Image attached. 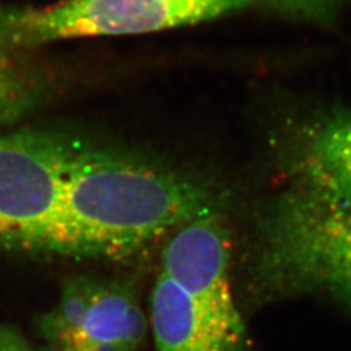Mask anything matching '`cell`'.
Here are the masks:
<instances>
[{
	"label": "cell",
	"instance_id": "cell-1",
	"mask_svg": "<svg viewBox=\"0 0 351 351\" xmlns=\"http://www.w3.org/2000/svg\"><path fill=\"white\" fill-rule=\"evenodd\" d=\"M217 211L193 176L125 151L77 143L49 252L126 259Z\"/></svg>",
	"mask_w": 351,
	"mask_h": 351
},
{
	"label": "cell",
	"instance_id": "cell-2",
	"mask_svg": "<svg viewBox=\"0 0 351 351\" xmlns=\"http://www.w3.org/2000/svg\"><path fill=\"white\" fill-rule=\"evenodd\" d=\"M251 276L262 297L326 294L351 308V197L281 193L258 221Z\"/></svg>",
	"mask_w": 351,
	"mask_h": 351
},
{
	"label": "cell",
	"instance_id": "cell-3",
	"mask_svg": "<svg viewBox=\"0 0 351 351\" xmlns=\"http://www.w3.org/2000/svg\"><path fill=\"white\" fill-rule=\"evenodd\" d=\"M258 0H63L45 8L0 5V43L27 50L68 38L128 36L193 25Z\"/></svg>",
	"mask_w": 351,
	"mask_h": 351
},
{
	"label": "cell",
	"instance_id": "cell-4",
	"mask_svg": "<svg viewBox=\"0 0 351 351\" xmlns=\"http://www.w3.org/2000/svg\"><path fill=\"white\" fill-rule=\"evenodd\" d=\"M75 146L51 132L0 134V246L49 252Z\"/></svg>",
	"mask_w": 351,
	"mask_h": 351
},
{
	"label": "cell",
	"instance_id": "cell-5",
	"mask_svg": "<svg viewBox=\"0 0 351 351\" xmlns=\"http://www.w3.org/2000/svg\"><path fill=\"white\" fill-rule=\"evenodd\" d=\"M149 326L133 289L88 276L68 280L53 307L37 320L43 343L73 351H137Z\"/></svg>",
	"mask_w": 351,
	"mask_h": 351
},
{
	"label": "cell",
	"instance_id": "cell-6",
	"mask_svg": "<svg viewBox=\"0 0 351 351\" xmlns=\"http://www.w3.org/2000/svg\"><path fill=\"white\" fill-rule=\"evenodd\" d=\"M229 268V234L217 211L178 228L164 246L160 272L215 320L246 332L232 293Z\"/></svg>",
	"mask_w": 351,
	"mask_h": 351
},
{
	"label": "cell",
	"instance_id": "cell-7",
	"mask_svg": "<svg viewBox=\"0 0 351 351\" xmlns=\"http://www.w3.org/2000/svg\"><path fill=\"white\" fill-rule=\"evenodd\" d=\"M295 185L351 197V110L319 114L297 130L288 151Z\"/></svg>",
	"mask_w": 351,
	"mask_h": 351
},
{
	"label": "cell",
	"instance_id": "cell-8",
	"mask_svg": "<svg viewBox=\"0 0 351 351\" xmlns=\"http://www.w3.org/2000/svg\"><path fill=\"white\" fill-rule=\"evenodd\" d=\"M150 326L155 351H243L246 333L220 324L163 272L152 289Z\"/></svg>",
	"mask_w": 351,
	"mask_h": 351
},
{
	"label": "cell",
	"instance_id": "cell-9",
	"mask_svg": "<svg viewBox=\"0 0 351 351\" xmlns=\"http://www.w3.org/2000/svg\"><path fill=\"white\" fill-rule=\"evenodd\" d=\"M52 75L25 50L0 43V126L20 120L45 101Z\"/></svg>",
	"mask_w": 351,
	"mask_h": 351
},
{
	"label": "cell",
	"instance_id": "cell-10",
	"mask_svg": "<svg viewBox=\"0 0 351 351\" xmlns=\"http://www.w3.org/2000/svg\"><path fill=\"white\" fill-rule=\"evenodd\" d=\"M350 0H258V5H264L280 16H288L313 23H330Z\"/></svg>",
	"mask_w": 351,
	"mask_h": 351
},
{
	"label": "cell",
	"instance_id": "cell-11",
	"mask_svg": "<svg viewBox=\"0 0 351 351\" xmlns=\"http://www.w3.org/2000/svg\"><path fill=\"white\" fill-rule=\"evenodd\" d=\"M0 351H37L21 328L0 320Z\"/></svg>",
	"mask_w": 351,
	"mask_h": 351
},
{
	"label": "cell",
	"instance_id": "cell-12",
	"mask_svg": "<svg viewBox=\"0 0 351 351\" xmlns=\"http://www.w3.org/2000/svg\"><path fill=\"white\" fill-rule=\"evenodd\" d=\"M37 351H73L69 349H65L62 346H56V345H50V343H42L37 348Z\"/></svg>",
	"mask_w": 351,
	"mask_h": 351
}]
</instances>
